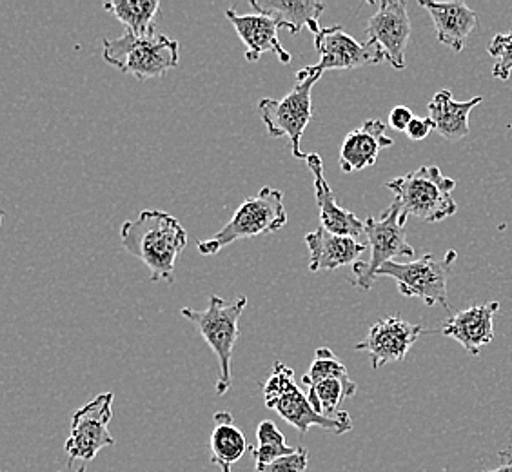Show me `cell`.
<instances>
[{
    "label": "cell",
    "mask_w": 512,
    "mask_h": 472,
    "mask_svg": "<svg viewBox=\"0 0 512 472\" xmlns=\"http://www.w3.org/2000/svg\"><path fill=\"white\" fill-rule=\"evenodd\" d=\"M104 10L117 19L137 37H146L155 31V17L160 11L158 0H115L104 4Z\"/></svg>",
    "instance_id": "cb8c5ba5"
},
{
    "label": "cell",
    "mask_w": 512,
    "mask_h": 472,
    "mask_svg": "<svg viewBox=\"0 0 512 472\" xmlns=\"http://www.w3.org/2000/svg\"><path fill=\"white\" fill-rule=\"evenodd\" d=\"M480 102H483V97L458 102L453 99V93L449 89H442L429 102V117L442 137L447 138L449 142H460L463 138L469 137V115Z\"/></svg>",
    "instance_id": "44dd1931"
},
{
    "label": "cell",
    "mask_w": 512,
    "mask_h": 472,
    "mask_svg": "<svg viewBox=\"0 0 512 472\" xmlns=\"http://www.w3.org/2000/svg\"><path fill=\"white\" fill-rule=\"evenodd\" d=\"M420 6L429 11L440 44L460 53L465 48L469 35L478 28V13L462 0L454 2H429L420 0Z\"/></svg>",
    "instance_id": "d6986e66"
},
{
    "label": "cell",
    "mask_w": 512,
    "mask_h": 472,
    "mask_svg": "<svg viewBox=\"0 0 512 472\" xmlns=\"http://www.w3.org/2000/svg\"><path fill=\"white\" fill-rule=\"evenodd\" d=\"M211 445V462L218 465L220 469H226L244 458L249 451V443L246 434L238 429L233 414L227 411H218L213 416V431L209 438Z\"/></svg>",
    "instance_id": "7402d4cb"
},
{
    "label": "cell",
    "mask_w": 512,
    "mask_h": 472,
    "mask_svg": "<svg viewBox=\"0 0 512 472\" xmlns=\"http://www.w3.org/2000/svg\"><path fill=\"white\" fill-rule=\"evenodd\" d=\"M385 187L393 193L394 202L407 217L434 224L458 213L453 198L456 180L445 177L438 166H422L404 177L389 180Z\"/></svg>",
    "instance_id": "3957f363"
},
{
    "label": "cell",
    "mask_w": 512,
    "mask_h": 472,
    "mask_svg": "<svg viewBox=\"0 0 512 472\" xmlns=\"http://www.w3.org/2000/svg\"><path fill=\"white\" fill-rule=\"evenodd\" d=\"M454 260L456 251H449L444 258H436L427 253L407 264L391 260L378 269L376 276H389L396 280L400 295L407 298H422L425 305H442L445 311H451L447 282Z\"/></svg>",
    "instance_id": "9c48e42d"
},
{
    "label": "cell",
    "mask_w": 512,
    "mask_h": 472,
    "mask_svg": "<svg viewBox=\"0 0 512 472\" xmlns=\"http://www.w3.org/2000/svg\"><path fill=\"white\" fill-rule=\"evenodd\" d=\"M322 75L298 77L296 86L284 99H262L258 102V113L266 124L267 133L275 138H287L296 158L306 160L302 151V135L313 118L311 93Z\"/></svg>",
    "instance_id": "ba28073f"
},
{
    "label": "cell",
    "mask_w": 512,
    "mask_h": 472,
    "mask_svg": "<svg viewBox=\"0 0 512 472\" xmlns=\"http://www.w3.org/2000/svg\"><path fill=\"white\" fill-rule=\"evenodd\" d=\"M287 224L284 193L273 187H262L255 197L246 198L237 213L209 240H198L202 255H217L224 247L258 235L276 233Z\"/></svg>",
    "instance_id": "8992f818"
},
{
    "label": "cell",
    "mask_w": 512,
    "mask_h": 472,
    "mask_svg": "<svg viewBox=\"0 0 512 472\" xmlns=\"http://www.w3.org/2000/svg\"><path fill=\"white\" fill-rule=\"evenodd\" d=\"M306 162L315 177L316 206L320 209L322 227L335 235L351 236V238L365 235V222L356 217L355 213L338 206L335 193L329 186V182L325 180L322 157L311 153L307 155Z\"/></svg>",
    "instance_id": "2e32d148"
},
{
    "label": "cell",
    "mask_w": 512,
    "mask_h": 472,
    "mask_svg": "<svg viewBox=\"0 0 512 472\" xmlns=\"http://www.w3.org/2000/svg\"><path fill=\"white\" fill-rule=\"evenodd\" d=\"M220 471H222V472H233V471H231V469H229V467H226V469H220Z\"/></svg>",
    "instance_id": "1f68e13d"
},
{
    "label": "cell",
    "mask_w": 512,
    "mask_h": 472,
    "mask_svg": "<svg viewBox=\"0 0 512 472\" xmlns=\"http://www.w3.org/2000/svg\"><path fill=\"white\" fill-rule=\"evenodd\" d=\"M122 246L140 258L153 282H175V264L188 247V231L166 211H142L120 227Z\"/></svg>",
    "instance_id": "6da1fadb"
},
{
    "label": "cell",
    "mask_w": 512,
    "mask_h": 472,
    "mask_svg": "<svg viewBox=\"0 0 512 472\" xmlns=\"http://www.w3.org/2000/svg\"><path fill=\"white\" fill-rule=\"evenodd\" d=\"M102 55L109 66L128 73L138 80L164 77L169 69L177 68L180 44L162 33L137 37L131 31L115 40H104Z\"/></svg>",
    "instance_id": "277c9868"
},
{
    "label": "cell",
    "mask_w": 512,
    "mask_h": 472,
    "mask_svg": "<svg viewBox=\"0 0 512 472\" xmlns=\"http://www.w3.org/2000/svg\"><path fill=\"white\" fill-rule=\"evenodd\" d=\"M226 19L233 24L240 40L246 46L247 62H256L264 53H273L282 64H289L293 55L282 48L278 39V24L260 13L240 15L237 10H227Z\"/></svg>",
    "instance_id": "9a60e30c"
},
{
    "label": "cell",
    "mask_w": 512,
    "mask_h": 472,
    "mask_svg": "<svg viewBox=\"0 0 512 472\" xmlns=\"http://www.w3.org/2000/svg\"><path fill=\"white\" fill-rule=\"evenodd\" d=\"M309 465V453L304 447H296V451L284 458H278L267 465H255V472H306Z\"/></svg>",
    "instance_id": "83f0119b"
},
{
    "label": "cell",
    "mask_w": 512,
    "mask_h": 472,
    "mask_svg": "<svg viewBox=\"0 0 512 472\" xmlns=\"http://www.w3.org/2000/svg\"><path fill=\"white\" fill-rule=\"evenodd\" d=\"M367 44L375 46L396 69L405 68V50L411 37V19L404 0H382L367 20Z\"/></svg>",
    "instance_id": "7c38bea8"
},
{
    "label": "cell",
    "mask_w": 512,
    "mask_h": 472,
    "mask_svg": "<svg viewBox=\"0 0 512 472\" xmlns=\"http://www.w3.org/2000/svg\"><path fill=\"white\" fill-rule=\"evenodd\" d=\"M498 311H500L498 302L473 305L451 316L444 327L438 329V333L460 342L467 353L478 356L485 345L493 342V318Z\"/></svg>",
    "instance_id": "5bb4252c"
},
{
    "label": "cell",
    "mask_w": 512,
    "mask_h": 472,
    "mask_svg": "<svg viewBox=\"0 0 512 472\" xmlns=\"http://www.w3.org/2000/svg\"><path fill=\"white\" fill-rule=\"evenodd\" d=\"M355 382L349 378V374L325 378L322 382L307 385V400L324 416H336L340 411V405L344 404L347 398H353L356 394Z\"/></svg>",
    "instance_id": "603a6c76"
},
{
    "label": "cell",
    "mask_w": 512,
    "mask_h": 472,
    "mask_svg": "<svg viewBox=\"0 0 512 472\" xmlns=\"http://www.w3.org/2000/svg\"><path fill=\"white\" fill-rule=\"evenodd\" d=\"M487 51L496 60L493 68L494 79L509 80L512 73V31L494 35Z\"/></svg>",
    "instance_id": "4316f807"
},
{
    "label": "cell",
    "mask_w": 512,
    "mask_h": 472,
    "mask_svg": "<svg viewBox=\"0 0 512 472\" xmlns=\"http://www.w3.org/2000/svg\"><path fill=\"white\" fill-rule=\"evenodd\" d=\"M414 120V113L409 108H405V106H396V108L391 109V113H389V124H391V128L396 129V131H407V128L411 126V122Z\"/></svg>",
    "instance_id": "f546056e"
},
{
    "label": "cell",
    "mask_w": 512,
    "mask_h": 472,
    "mask_svg": "<svg viewBox=\"0 0 512 472\" xmlns=\"http://www.w3.org/2000/svg\"><path fill=\"white\" fill-rule=\"evenodd\" d=\"M247 298H238L237 302H226L220 296H211L209 305L204 311H197L191 307H184L180 315L189 320L198 329L200 336L206 344L213 349L218 360V396H224L231 387V362H233V349L237 344L238 320L246 309Z\"/></svg>",
    "instance_id": "5b68a950"
},
{
    "label": "cell",
    "mask_w": 512,
    "mask_h": 472,
    "mask_svg": "<svg viewBox=\"0 0 512 472\" xmlns=\"http://www.w3.org/2000/svg\"><path fill=\"white\" fill-rule=\"evenodd\" d=\"M407 218L396 202L385 209L382 217H367L365 236L367 246L371 249V258L367 262H356L353 266V286L362 291H371L380 267L398 256L411 258L414 255L413 246L405 238Z\"/></svg>",
    "instance_id": "52a82bcc"
},
{
    "label": "cell",
    "mask_w": 512,
    "mask_h": 472,
    "mask_svg": "<svg viewBox=\"0 0 512 472\" xmlns=\"http://www.w3.org/2000/svg\"><path fill=\"white\" fill-rule=\"evenodd\" d=\"M309 249V271H335L338 267L355 266L367 247L351 236L335 235L320 226L304 238Z\"/></svg>",
    "instance_id": "e0dca14e"
},
{
    "label": "cell",
    "mask_w": 512,
    "mask_h": 472,
    "mask_svg": "<svg viewBox=\"0 0 512 472\" xmlns=\"http://www.w3.org/2000/svg\"><path fill=\"white\" fill-rule=\"evenodd\" d=\"M315 48L320 55L318 64L300 69L298 77L324 75L329 69H356L384 62V55L371 44H360L345 33L342 26H331L315 35Z\"/></svg>",
    "instance_id": "8fae6325"
},
{
    "label": "cell",
    "mask_w": 512,
    "mask_h": 472,
    "mask_svg": "<svg viewBox=\"0 0 512 472\" xmlns=\"http://www.w3.org/2000/svg\"><path fill=\"white\" fill-rule=\"evenodd\" d=\"M434 129H436V126H434L431 117H414L411 126L405 131V135L414 140V142H418V140H424V138L429 137Z\"/></svg>",
    "instance_id": "f1b7e54d"
},
{
    "label": "cell",
    "mask_w": 512,
    "mask_h": 472,
    "mask_svg": "<svg viewBox=\"0 0 512 472\" xmlns=\"http://www.w3.org/2000/svg\"><path fill=\"white\" fill-rule=\"evenodd\" d=\"M347 373V367L344 362L336 356L329 347H320L315 354V360L309 367V371L304 374L302 382L304 385H313L316 382H322L325 378H333V376H342Z\"/></svg>",
    "instance_id": "484cf974"
},
{
    "label": "cell",
    "mask_w": 512,
    "mask_h": 472,
    "mask_svg": "<svg viewBox=\"0 0 512 472\" xmlns=\"http://www.w3.org/2000/svg\"><path fill=\"white\" fill-rule=\"evenodd\" d=\"M500 460H502V465L498 467V469H494V471H485V472H512V451L511 449H503L500 451Z\"/></svg>",
    "instance_id": "4dcf8cb0"
},
{
    "label": "cell",
    "mask_w": 512,
    "mask_h": 472,
    "mask_svg": "<svg viewBox=\"0 0 512 472\" xmlns=\"http://www.w3.org/2000/svg\"><path fill=\"white\" fill-rule=\"evenodd\" d=\"M393 138L385 135L382 120H365L360 128L347 133L340 148V168L344 173H356L375 166L382 149L393 146Z\"/></svg>",
    "instance_id": "ac0fdd59"
},
{
    "label": "cell",
    "mask_w": 512,
    "mask_h": 472,
    "mask_svg": "<svg viewBox=\"0 0 512 472\" xmlns=\"http://www.w3.org/2000/svg\"><path fill=\"white\" fill-rule=\"evenodd\" d=\"M251 8L275 20L280 30H289L293 35L307 28L311 33H320V19L325 11L324 2L316 0H251Z\"/></svg>",
    "instance_id": "ffe728a7"
},
{
    "label": "cell",
    "mask_w": 512,
    "mask_h": 472,
    "mask_svg": "<svg viewBox=\"0 0 512 472\" xmlns=\"http://www.w3.org/2000/svg\"><path fill=\"white\" fill-rule=\"evenodd\" d=\"M113 393H102L89 404L80 407L71 418V433L66 442L69 465L89 463L97 454L115 445L108 425L113 420Z\"/></svg>",
    "instance_id": "30bf717a"
},
{
    "label": "cell",
    "mask_w": 512,
    "mask_h": 472,
    "mask_svg": "<svg viewBox=\"0 0 512 472\" xmlns=\"http://www.w3.org/2000/svg\"><path fill=\"white\" fill-rule=\"evenodd\" d=\"M256 447H249V451L255 458V465H267L278 458H284L296 451V447H289L286 436L276 427L271 420H264L256 427Z\"/></svg>",
    "instance_id": "d4e9b609"
},
{
    "label": "cell",
    "mask_w": 512,
    "mask_h": 472,
    "mask_svg": "<svg viewBox=\"0 0 512 472\" xmlns=\"http://www.w3.org/2000/svg\"><path fill=\"white\" fill-rule=\"evenodd\" d=\"M262 391L267 409L275 411L282 420L298 429L300 434H306L311 427H320L325 433L335 436L349 433L353 429V418L345 411L336 416H324L315 411L306 393L296 385L295 371L284 362H275Z\"/></svg>",
    "instance_id": "7a4b0ae2"
},
{
    "label": "cell",
    "mask_w": 512,
    "mask_h": 472,
    "mask_svg": "<svg viewBox=\"0 0 512 472\" xmlns=\"http://www.w3.org/2000/svg\"><path fill=\"white\" fill-rule=\"evenodd\" d=\"M424 331V325L411 324L402 316H387L369 329L364 340L356 344V351H365L371 356L373 369H380L402 362Z\"/></svg>",
    "instance_id": "4fadbf2b"
}]
</instances>
